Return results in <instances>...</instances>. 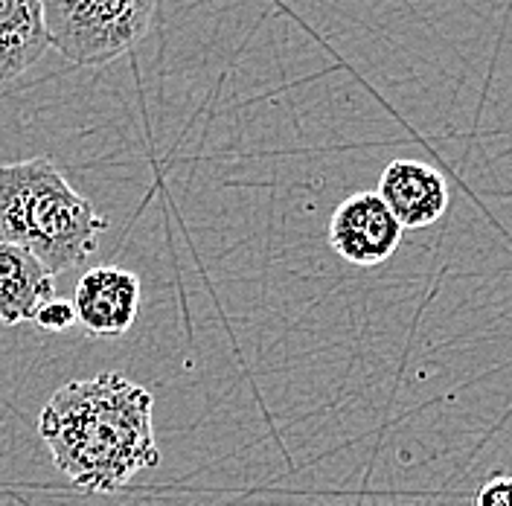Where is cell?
<instances>
[{
    "mask_svg": "<svg viewBox=\"0 0 512 506\" xmlns=\"http://www.w3.org/2000/svg\"><path fill=\"white\" fill-rule=\"evenodd\" d=\"M402 233L379 192H355L329 219V248L355 268H376L402 245Z\"/></svg>",
    "mask_w": 512,
    "mask_h": 506,
    "instance_id": "obj_4",
    "label": "cell"
},
{
    "mask_svg": "<svg viewBox=\"0 0 512 506\" xmlns=\"http://www.w3.org/2000/svg\"><path fill=\"white\" fill-rule=\"evenodd\" d=\"M108 219L50 158L0 166V242L32 251L59 277L88 262Z\"/></svg>",
    "mask_w": 512,
    "mask_h": 506,
    "instance_id": "obj_2",
    "label": "cell"
},
{
    "mask_svg": "<svg viewBox=\"0 0 512 506\" xmlns=\"http://www.w3.org/2000/svg\"><path fill=\"white\" fill-rule=\"evenodd\" d=\"M50 38L38 0H0V82L30 70L44 56Z\"/></svg>",
    "mask_w": 512,
    "mask_h": 506,
    "instance_id": "obj_8",
    "label": "cell"
},
{
    "mask_svg": "<svg viewBox=\"0 0 512 506\" xmlns=\"http://www.w3.org/2000/svg\"><path fill=\"white\" fill-rule=\"evenodd\" d=\"M35 323L44 332H64V329H70L76 323V309H73V303L53 297L47 306H41V312L35 315Z\"/></svg>",
    "mask_w": 512,
    "mask_h": 506,
    "instance_id": "obj_9",
    "label": "cell"
},
{
    "mask_svg": "<svg viewBox=\"0 0 512 506\" xmlns=\"http://www.w3.org/2000/svg\"><path fill=\"white\" fill-rule=\"evenodd\" d=\"M475 506H512V475L492 477L475 495Z\"/></svg>",
    "mask_w": 512,
    "mask_h": 506,
    "instance_id": "obj_10",
    "label": "cell"
},
{
    "mask_svg": "<svg viewBox=\"0 0 512 506\" xmlns=\"http://www.w3.org/2000/svg\"><path fill=\"white\" fill-rule=\"evenodd\" d=\"M152 411L146 387L105 373L56 390L38 416V434L76 489L111 495L160 463Z\"/></svg>",
    "mask_w": 512,
    "mask_h": 506,
    "instance_id": "obj_1",
    "label": "cell"
},
{
    "mask_svg": "<svg viewBox=\"0 0 512 506\" xmlns=\"http://www.w3.org/2000/svg\"><path fill=\"white\" fill-rule=\"evenodd\" d=\"M56 297V277L21 245L0 242V323L18 326L35 320L41 306Z\"/></svg>",
    "mask_w": 512,
    "mask_h": 506,
    "instance_id": "obj_7",
    "label": "cell"
},
{
    "mask_svg": "<svg viewBox=\"0 0 512 506\" xmlns=\"http://www.w3.org/2000/svg\"><path fill=\"white\" fill-rule=\"evenodd\" d=\"M379 198L402 224V230H422L446 216L451 192L443 172L422 160L399 158L387 163L379 178Z\"/></svg>",
    "mask_w": 512,
    "mask_h": 506,
    "instance_id": "obj_6",
    "label": "cell"
},
{
    "mask_svg": "<svg viewBox=\"0 0 512 506\" xmlns=\"http://www.w3.org/2000/svg\"><path fill=\"white\" fill-rule=\"evenodd\" d=\"M143 303V283L120 265H96L73 288L76 320L96 338H120L134 326Z\"/></svg>",
    "mask_w": 512,
    "mask_h": 506,
    "instance_id": "obj_5",
    "label": "cell"
},
{
    "mask_svg": "<svg viewBox=\"0 0 512 506\" xmlns=\"http://www.w3.org/2000/svg\"><path fill=\"white\" fill-rule=\"evenodd\" d=\"M50 44L73 64H105L137 47L158 0H38Z\"/></svg>",
    "mask_w": 512,
    "mask_h": 506,
    "instance_id": "obj_3",
    "label": "cell"
}]
</instances>
